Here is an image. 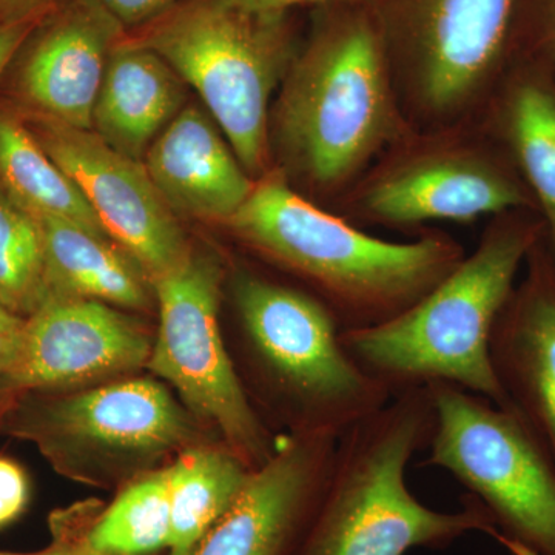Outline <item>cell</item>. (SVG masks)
Instances as JSON below:
<instances>
[{
	"label": "cell",
	"instance_id": "5bb4252c",
	"mask_svg": "<svg viewBox=\"0 0 555 555\" xmlns=\"http://www.w3.org/2000/svg\"><path fill=\"white\" fill-rule=\"evenodd\" d=\"M337 440L286 438L192 555L286 554L320 500Z\"/></svg>",
	"mask_w": 555,
	"mask_h": 555
},
{
	"label": "cell",
	"instance_id": "30bf717a",
	"mask_svg": "<svg viewBox=\"0 0 555 555\" xmlns=\"http://www.w3.org/2000/svg\"><path fill=\"white\" fill-rule=\"evenodd\" d=\"M28 129L100 219L105 235L144 270L150 283L189 257L177 215L153 184L142 160L109 147L93 130L31 115Z\"/></svg>",
	"mask_w": 555,
	"mask_h": 555
},
{
	"label": "cell",
	"instance_id": "ba28073f",
	"mask_svg": "<svg viewBox=\"0 0 555 555\" xmlns=\"http://www.w3.org/2000/svg\"><path fill=\"white\" fill-rule=\"evenodd\" d=\"M425 466L447 470L494 518L513 555H555V463L521 416L463 387L434 383Z\"/></svg>",
	"mask_w": 555,
	"mask_h": 555
},
{
	"label": "cell",
	"instance_id": "6da1fadb",
	"mask_svg": "<svg viewBox=\"0 0 555 555\" xmlns=\"http://www.w3.org/2000/svg\"><path fill=\"white\" fill-rule=\"evenodd\" d=\"M434 423L429 389L415 387L338 437L320 500L284 555H406L441 550L470 532L499 542L494 518L476 496L444 513L409 489V463L429 447Z\"/></svg>",
	"mask_w": 555,
	"mask_h": 555
},
{
	"label": "cell",
	"instance_id": "44dd1931",
	"mask_svg": "<svg viewBox=\"0 0 555 555\" xmlns=\"http://www.w3.org/2000/svg\"><path fill=\"white\" fill-rule=\"evenodd\" d=\"M51 531L93 555H155L169 550V467L122 486L83 534L61 513L51 517Z\"/></svg>",
	"mask_w": 555,
	"mask_h": 555
},
{
	"label": "cell",
	"instance_id": "484cf974",
	"mask_svg": "<svg viewBox=\"0 0 555 555\" xmlns=\"http://www.w3.org/2000/svg\"><path fill=\"white\" fill-rule=\"evenodd\" d=\"M30 486L24 469L10 459H0V528L24 513Z\"/></svg>",
	"mask_w": 555,
	"mask_h": 555
},
{
	"label": "cell",
	"instance_id": "d4e9b609",
	"mask_svg": "<svg viewBox=\"0 0 555 555\" xmlns=\"http://www.w3.org/2000/svg\"><path fill=\"white\" fill-rule=\"evenodd\" d=\"M521 38L555 57V0H518L509 46Z\"/></svg>",
	"mask_w": 555,
	"mask_h": 555
},
{
	"label": "cell",
	"instance_id": "9a60e30c",
	"mask_svg": "<svg viewBox=\"0 0 555 555\" xmlns=\"http://www.w3.org/2000/svg\"><path fill=\"white\" fill-rule=\"evenodd\" d=\"M491 339L492 367L513 408L555 463V262L532 248Z\"/></svg>",
	"mask_w": 555,
	"mask_h": 555
},
{
	"label": "cell",
	"instance_id": "d6986e66",
	"mask_svg": "<svg viewBox=\"0 0 555 555\" xmlns=\"http://www.w3.org/2000/svg\"><path fill=\"white\" fill-rule=\"evenodd\" d=\"M35 218L42 232L49 297L96 299L118 309L153 308L149 276L108 236L67 219Z\"/></svg>",
	"mask_w": 555,
	"mask_h": 555
},
{
	"label": "cell",
	"instance_id": "f1b7e54d",
	"mask_svg": "<svg viewBox=\"0 0 555 555\" xmlns=\"http://www.w3.org/2000/svg\"><path fill=\"white\" fill-rule=\"evenodd\" d=\"M229 5L235 7L247 13L268 14H287L288 10L301 5H352V3H371L372 0H224Z\"/></svg>",
	"mask_w": 555,
	"mask_h": 555
},
{
	"label": "cell",
	"instance_id": "52a82bcc",
	"mask_svg": "<svg viewBox=\"0 0 555 555\" xmlns=\"http://www.w3.org/2000/svg\"><path fill=\"white\" fill-rule=\"evenodd\" d=\"M130 38L198 91L247 173L264 169L270 94L295 57L286 14L185 0Z\"/></svg>",
	"mask_w": 555,
	"mask_h": 555
},
{
	"label": "cell",
	"instance_id": "1f68e13d",
	"mask_svg": "<svg viewBox=\"0 0 555 555\" xmlns=\"http://www.w3.org/2000/svg\"><path fill=\"white\" fill-rule=\"evenodd\" d=\"M0 555H93L89 551L83 550L76 543L69 542L67 539L61 537H53V543L47 550L39 551V553L22 554V553H5L0 551Z\"/></svg>",
	"mask_w": 555,
	"mask_h": 555
},
{
	"label": "cell",
	"instance_id": "2e32d148",
	"mask_svg": "<svg viewBox=\"0 0 555 555\" xmlns=\"http://www.w3.org/2000/svg\"><path fill=\"white\" fill-rule=\"evenodd\" d=\"M142 163L177 217L228 222L255 188L218 124L196 105L175 116Z\"/></svg>",
	"mask_w": 555,
	"mask_h": 555
},
{
	"label": "cell",
	"instance_id": "e0dca14e",
	"mask_svg": "<svg viewBox=\"0 0 555 555\" xmlns=\"http://www.w3.org/2000/svg\"><path fill=\"white\" fill-rule=\"evenodd\" d=\"M525 203L505 175L485 164L440 159L416 164L379 181L369 192V214L390 224L474 221Z\"/></svg>",
	"mask_w": 555,
	"mask_h": 555
},
{
	"label": "cell",
	"instance_id": "4fadbf2b",
	"mask_svg": "<svg viewBox=\"0 0 555 555\" xmlns=\"http://www.w3.org/2000/svg\"><path fill=\"white\" fill-rule=\"evenodd\" d=\"M126 30L100 0H65L27 39L16 93L31 115L93 130V108Z\"/></svg>",
	"mask_w": 555,
	"mask_h": 555
},
{
	"label": "cell",
	"instance_id": "603a6c76",
	"mask_svg": "<svg viewBox=\"0 0 555 555\" xmlns=\"http://www.w3.org/2000/svg\"><path fill=\"white\" fill-rule=\"evenodd\" d=\"M49 297L38 219L0 189V305L27 318Z\"/></svg>",
	"mask_w": 555,
	"mask_h": 555
},
{
	"label": "cell",
	"instance_id": "277c9868",
	"mask_svg": "<svg viewBox=\"0 0 555 555\" xmlns=\"http://www.w3.org/2000/svg\"><path fill=\"white\" fill-rule=\"evenodd\" d=\"M308 47L294 57L276 107V131L295 167L337 184L392 129L389 53L369 3L328 5Z\"/></svg>",
	"mask_w": 555,
	"mask_h": 555
},
{
	"label": "cell",
	"instance_id": "f546056e",
	"mask_svg": "<svg viewBox=\"0 0 555 555\" xmlns=\"http://www.w3.org/2000/svg\"><path fill=\"white\" fill-rule=\"evenodd\" d=\"M65 0H0V22H40Z\"/></svg>",
	"mask_w": 555,
	"mask_h": 555
},
{
	"label": "cell",
	"instance_id": "9c48e42d",
	"mask_svg": "<svg viewBox=\"0 0 555 555\" xmlns=\"http://www.w3.org/2000/svg\"><path fill=\"white\" fill-rule=\"evenodd\" d=\"M221 283L218 259L192 250L152 284L159 328L145 369L170 383L190 414L215 427L225 447L257 469L278 447L222 338Z\"/></svg>",
	"mask_w": 555,
	"mask_h": 555
},
{
	"label": "cell",
	"instance_id": "7c38bea8",
	"mask_svg": "<svg viewBox=\"0 0 555 555\" xmlns=\"http://www.w3.org/2000/svg\"><path fill=\"white\" fill-rule=\"evenodd\" d=\"M518 0H372L387 53L418 72L427 101L465 100L509 49Z\"/></svg>",
	"mask_w": 555,
	"mask_h": 555
},
{
	"label": "cell",
	"instance_id": "8fae6325",
	"mask_svg": "<svg viewBox=\"0 0 555 555\" xmlns=\"http://www.w3.org/2000/svg\"><path fill=\"white\" fill-rule=\"evenodd\" d=\"M153 343L142 324L118 308L96 299L49 297L25 318L3 398L131 377L147 367Z\"/></svg>",
	"mask_w": 555,
	"mask_h": 555
},
{
	"label": "cell",
	"instance_id": "ac0fdd59",
	"mask_svg": "<svg viewBox=\"0 0 555 555\" xmlns=\"http://www.w3.org/2000/svg\"><path fill=\"white\" fill-rule=\"evenodd\" d=\"M184 80L155 51L126 35L109 54L93 108V131L116 152L144 160L181 112Z\"/></svg>",
	"mask_w": 555,
	"mask_h": 555
},
{
	"label": "cell",
	"instance_id": "ffe728a7",
	"mask_svg": "<svg viewBox=\"0 0 555 555\" xmlns=\"http://www.w3.org/2000/svg\"><path fill=\"white\" fill-rule=\"evenodd\" d=\"M254 467L229 447L188 448L169 466L170 545L167 555H192L236 502Z\"/></svg>",
	"mask_w": 555,
	"mask_h": 555
},
{
	"label": "cell",
	"instance_id": "8992f818",
	"mask_svg": "<svg viewBox=\"0 0 555 555\" xmlns=\"http://www.w3.org/2000/svg\"><path fill=\"white\" fill-rule=\"evenodd\" d=\"M195 416L152 378L3 398L0 434L30 441L61 476L112 488L150 473L198 436Z\"/></svg>",
	"mask_w": 555,
	"mask_h": 555
},
{
	"label": "cell",
	"instance_id": "83f0119b",
	"mask_svg": "<svg viewBox=\"0 0 555 555\" xmlns=\"http://www.w3.org/2000/svg\"><path fill=\"white\" fill-rule=\"evenodd\" d=\"M25 318L14 315L0 305V401L5 397V382L16 357Z\"/></svg>",
	"mask_w": 555,
	"mask_h": 555
},
{
	"label": "cell",
	"instance_id": "4dcf8cb0",
	"mask_svg": "<svg viewBox=\"0 0 555 555\" xmlns=\"http://www.w3.org/2000/svg\"><path fill=\"white\" fill-rule=\"evenodd\" d=\"M39 22H0V76L17 56Z\"/></svg>",
	"mask_w": 555,
	"mask_h": 555
},
{
	"label": "cell",
	"instance_id": "7402d4cb",
	"mask_svg": "<svg viewBox=\"0 0 555 555\" xmlns=\"http://www.w3.org/2000/svg\"><path fill=\"white\" fill-rule=\"evenodd\" d=\"M0 189L33 217L67 219L107 236L75 182L10 112H0Z\"/></svg>",
	"mask_w": 555,
	"mask_h": 555
},
{
	"label": "cell",
	"instance_id": "5b68a950",
	"mask_svg": "<svg viewBox=\"0 0 555 555\" xmlns=\"http://www.w3.org/2000/svg\"><path fill=\"white\" fill-rule=\"evenodd\" d=\"M232 297L255 386L292 436L338 438L389 403L392 392L347 353L338 321L312 294L241 270Z\"/></svg>",
	"mask_w": 555,
	"mask_h": 555
},
{
	"label": "cell",
	"instance_id": "3957f363",
	"mask_svg": "<svg viewBox=\"0 0 555 555\" xmlns=\"http://www.w3.org/2000/svg\"><path fill=\"white\" fill-rule=\"evenodd\" d=\"M535 246V229L528 225L492 229L411 308L377 326L343 332L347 353L392 396L448 383L507 406L491 339Z\"/></svg>",
	"mask_w": 555,
	"mask_h": 555
},
{
	"label": "cell",
	"instance_id": "4316f807",
	"mask_svg": "<svg viewBox=\"0 0 555 555\" xmlns=\"http://www.w3.org/2000/svg\"><path fill=\"white\" fill-rule=\"evenodd\" d=\"M124 30H141L185 0H100Z\"/></svg>",
	"mask_w": 555,
	"mask_h": 555
},
{
	"label": "cell",
	"instance_id": "7a4b0ae2",
	"mask_svg": "<svg viewBox=\"0 0 555 555\" xmlns=\"http://www.w3.org/2000/svg\"><path fill=\"white\" fill-rule=\"evenodd\" d=\"M225 224L262 257L305 278L343 332L385 323L463 259L451 241L374 238L297 195L278 175L255 185Z\"/></svg>",
	"mask_w": 555,
	"mask_h": 555
},
{
	"label": "cell",
	"instance_id": "cb8c5ba5",
	"mask_svg": "<svg viewBox=\"0 0 555 555\" xmlns=\"http://www.w3.org/2000/svg\"><path fill=\"white\" fill-rule=\"evenodd\" d=\"M529 82L511 102V138L521 169L545 211L555 262V96L546 87Z\"/></svg>",
	"mask_w": 555,
	"mask_h": 555
}]
</instances>
